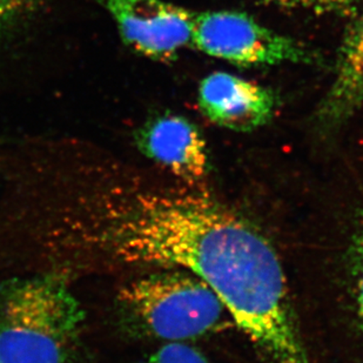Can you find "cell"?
Wrapping results in <instances>:
<instances>
[{"mask_svg": "<svg viewBox=\"0 0 363 363\" xmlns=\"http://www.w3.org/2000/svg\"><path fill=\"white\" fill-rule=\"evenodd\" d=\"M135 143L148 159L191 185L208 174L205 139L187 118L171 113L152 118L138 128Z\"/></svg>", "mask_w": 363, "mask_h": 363, "instance_id": "8992f818", "label": "cell"}, {"mask_svg": "<svg viewBox=\"0 0 363 363\" xmlns=\"http://www.w3.org/2000/svg\"><path fill=\"white\" fill-rule=\"evenodd\" d=\"M202 113L218 126L250 132L274 117L277 98L264 86L227 72H213L200 82Z\"/></svg>", "mask_w": 363, "mask_h": 363, "instance_id": "52a82bcc", "label": "cell"}, {"mask_svg": "<svg viewBox=\"0 0 363 363\" xmlns=\"http://www.w3.org/2000/svg\"><path fill=\"white\" fill-rule=\"evenodd\" d=\"M352 279L357 318L363 334V216L352 246Z\"/></svg>", "mask_w": 363, "mask_h": 363, "instance_id": "30bf717a", "label": "cell"}, {"mask_svg": "<svg viewBox=\"0 0 363 363\" xmlns=\"http://www.w3.org/2000/svg\"><path fill=\"white\" fill-rule=\"evenodd\" d=\"M82 203L69 223L74 242L123 264L191 273L268 363H312L281 260L248 220L196 193L111 192Z\"/></svg>", "mask_w": 363, "mask_h": 363, "instance_id": "6da1fadb", "label": "cell"}, {"mask_svg": "<svg viewBox=\"0 0 363 363\" xmlns=\"http://www.w3.org/2000/svg\"><path fill=\"white\" fill-rule=\"evenodd\" d=\"M192 46L202 53L240 66H271L316 62L314 52L293 38L264 28L237 11L196 14Z\"/></svg>", "mask_w": 363, "mask_h": 363, "instance_id": "277c9868", "label": "cell"}, {"mask_svg": "<svg viewBox=\"0 0 363 363\" xmlns=\"http://www.w3.org/2000/svg\"><path fill=\"white\" fill-rule=\"evenodd\" d=\"M35 0H0V31L17 21Z\"/></svg>", "mask_w": 363, "mask_h": 363, "instance_id": "7c38bea8", "label": "cell"}, {"mask_svg": "<svg viewBox=\"0 0 363 363\" xmlns=\"http://www.w3.org/2000/svg\"><path fill=\"white\" fill-rule=\"evenodd\" d=\"M85 320L62 279L44 275L0 291V363H67Z\"/></svg>", "mask_w": 363, "mask_h": 363, "instance_id": "7a4b0ae2", "label": "cell"}, {"mask_svg": "<svg viewBox=\"0 0 363 363\" xmlns=\"http://www.w3.org/2000/svg\"><path fill=\"white\" fill-rule=\"evenodd\" d=\"M119 300L150 335L169 342L219 330L230 318L211 288L187 272L147 275L125 284Z\"/></svg>", "mask_w": 363, "mask_h": 363, "instance_id": "3957f363", "label": "cell"}, {"mask_svg": "<svg viewBox=\"0 0 363 363\" xmlns=\"http://www.w3.org/2000/svg\"><path fill=\"white\" fill-rule=\"evenodd\" d=\"M363 103V14L350 28L340 48L335 78L318 108V123L339 126Z\"/></svg>", "mask_w": 363, "mask_h": 363, "instance_id": "ba28073f", "label": "cell"}, {"mask_svg": "<svg viewBox=\"0 0 363 363\" xmlns=\"http://www.w3.org/2000/svg\"><path fill=\"white\" fill-rule=\"evenodd\" d=\"M143 363H213L201 352L182 342H171Z\"/></svg>", "mask_w": 363, "mask_h": 363, "instance_id": "8fae6325", "label": "cell"}, {"mask_svg": "<svg viewBox=\"0 0 363 363\" xmlns=\"http://www.w3.org/2000/svg\"><path fill=\"white\" fill-rule=\"evenodd\" d=\"M280 6L313 11L315 13L352 14L360 0H262Z\"/></svg>", "mask_w": 363, "mask_h": 363, "instance_id": "9c48e42d", "label": "cell"}, {"mask_svg": "<svg viewBox=\"0 0 363 363\" xmlns=\"http://www.w3.org/2000/svg\"><path fill=\"white\" fill-rule=\"evenodd\" d=\"M138 53L167 62L192 46L196 14L164 0H96Z\"/></svg>", "mask_w": 363, "mask_h": 363, "instance_id": "5b68a950", "label": "cell"}]
</instances>
